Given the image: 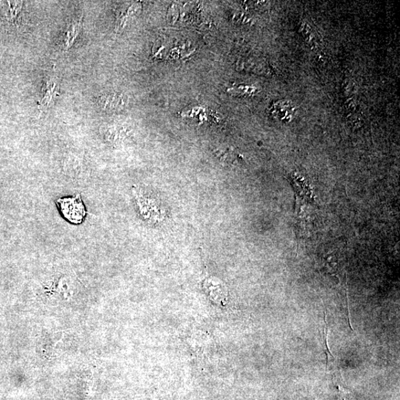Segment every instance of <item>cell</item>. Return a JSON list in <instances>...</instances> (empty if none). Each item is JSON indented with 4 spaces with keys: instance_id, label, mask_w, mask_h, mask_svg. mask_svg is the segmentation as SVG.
I'll use <instances>...</instances> for the list:
<instances>
[{
    "instance_id": "277c9868",
    "label": "cell",
    "mask_w": 400,
    "mask_h": 400,
    "mask_svg": "<svg viewBox=\"0 0 400 400\" xmlns=\"http://www.w3.org/2000/svg\"><path fill=\"white\" fill-rule=\"evenodd\" d=\"M100 103L104 110L116 111L122 109L126 104V101L122 94L110 93L101 97Z\"/></svg>"
},
{
    "instance_id": "7a4b0ae2",
    "label": "cell",
    "mask_w": 400,
    "mask_h": 400,
    "mask_svg": "<svg viewBox=\"0 0 400 400\" xmlns=\"http://www.w3.org/2000/svg\"><path fill=\"white\" fill-rule=\"evenodd\" d=\"M82 30V18L69 23L60 39L59 46L62 51H68L78 39Z\"/></svg>"
},
{
    "instance_id": "3957f363",
    "label": "cell",
    "mask_w": 400,
    "mask_h": 400,
    "mask_svg": "<svg viewBox=\"0 0 400 400\" xmlns=\"http://www.w3.org/2000/svg\"><path fill=\"white\" fill-rule=\"evenodd\" d=\"M59 93V86L55 80L50 79L44 82L42 89V99L39 102L40 107H49L54 103Z\"/></svg>"
},
{
    "instance_id": "5b68a950",
    "label": "cell",
    "mask_w": 400,
    "mask_h": 400,
    "mask_svg": "<svg viewBox=\"0 0 400 400\" xmlns=\"http://www.w3.org/2000/svg\"><path fill=\"white\" fill-rule=\"evenodd\" d=\"M4 9L8 19L10 21H15L17 19L18 15L21 12L22 10V2H4Z\"/></svg>"
},
{
    "instance_id": "8992f818",
    "label": "cell",
    "mask_w": 400,
    "mask_h": 400,
    "mask_svg": "<svg viewBox=\"0 0 400 400\" xmlns=\"http://www.w3.org/2000/svg\"><path fill=\"white\" fill-rule=\"evenodd\" d=\"M139 9V4H133L127 10L121 12L118 17V28H122L125 24H127L129 19L138 13Z\"/></svg>"
},
{
    "instance_id": "6da1fadb",
    "label": "cell",
    "mask_w": 400,
    "mask_h": 400,
    "mask_svg": "<svg viewBox=\"0 0 400 400\" xmlns=\"http://www.w3.org/2000/svg\"><path fill=\"white\" fill-rule=\"evenodd\" d=\"M57 203L62 215L71 224H80L87 217L86 207L79 194L75 197L60 198Z\"/></svg>"
},
{
    "instance_id": "52a82bcc",
    "label": "cell",
    "mask_w": 400,
    "mask_h": 400,
    "mask_svg": "<svg viewBox=\"0 0 400 400\" xmlns=\"http://www.w3.org/2000/svg\"><path fill=\"white\" fill-rule=\"evenodd\" d=\"M325 325L323 326V340H324V346H325V354L326 355H327V365L329 363L330 361V358H331V359L335 360L334 356H333V354H331V352L329 350V346H328V334H329V325H328V322H327V318H326V314L325 313Z\"/></svg>"
}]
</instances>
